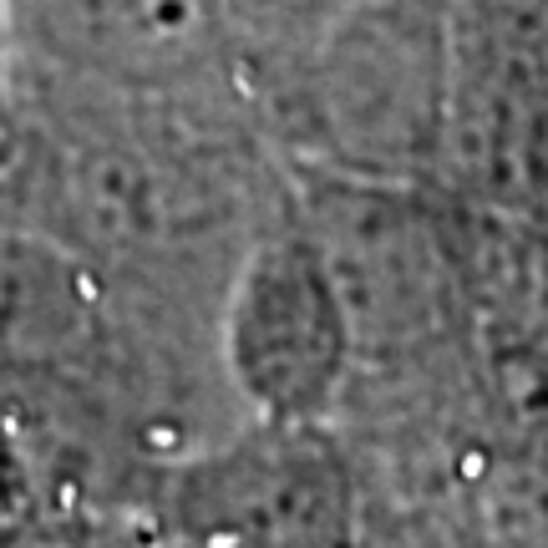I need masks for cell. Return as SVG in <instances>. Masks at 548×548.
Here are the masks:
<instances>
[{"instance_id": "6da1fadb", "label": "cell", "mask_w": 548, "mask_h": 548, "mask_svg": "<svg viewBox=\"0 0 548 548\" xmlns=\"http://www.w3.org/2000/svg\"><path fill=\"white\" fill-rule=\"evenodd\" d=\"M437 194L548 229V0H457Z\"/></svg>"}, {"instance_id": "7a4b0ae2", "label": "cell", "mask_w": 548, "mask_h": 548, "mask_svg": "<svg viewBox=\"0 0 548 548\" xmlns=\"http://www.w3.org/2000/svg\"><path fill=\"white\" fill-rule=\"evenodd\" d=\"M218 361L244 417L330 426L351 381V320L295 194L249 239L218 305Z\"/></svg>"}, {"instance_id": "3957f363", "label": "cell", "mask_w": 548, "mask_h": 548, "mask_svg": "<svg viewBox=\"0 0 548 548\" xmlns=\"http://www.w3.org/2000/svg\"><path fill=\"white\" fill-rule=\"evenodd\" d=\"M153 538L173 544H351L361 488L336 426L244 417L163 467Z\"/></svg>"}, {"instance_id": "277c9868", "label": "cell", "mask_w": 548, "mask_h": 548, "mask_svg": "<svg viewBox=\"0 0 548 548\" xmlns=\"http://www.w3.org/2000/svg\"><path fill=\"white\" fill-rule=\"evenodd\" d=\"M11 138V16L0 0V147Z\"/></svg>"}]
</instances>
